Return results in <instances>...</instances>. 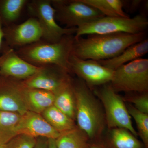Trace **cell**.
Instances as JSON below:
<instances>
[{
	"label": "cell",
	"mask_w": 148,
	"mask_h": 148,
	"mask_svg": "<svg viewBox=\"0 0 148 148\" xmlns=\"http://www.w3.org/2000/svg\"><path fill=\"white\" fill-rule=\"evenodd\" d=\"M146 36L145 32L134 34L119 33L88 35L86 38L75 39L72 54L84 60H108L145 39Z\"/></svg>",
	"instance_id": "6da1fadb"
},
{
	"label": "cell",
	"mask_w": 148,
	"mask_h": 148,
	"mask_svg": "<svg viewBox=\"0 0 148 148\" xmlns=\"http://www.w3.org/2000/svg\"><path fill=\"white\" fill-rule=\"evenodd\" d=\"M73 85L77 126L87 135L90 142L102 140L107 126L101 102L82 80L79 79Z\"/></svg>",
	"instance_id": "7a4b0ae2"
},
{
	"label": "cell",
	"mask_w": 148,
	"mask_h": 148,
	"mask_svg": "<svg viewBox=\"0 0 148 148\" xmlns=\"http://www.w3.org/2000/svg\"><path fill=\"white\" fill-rule=\"evenodd\" d=\"M74 41L73 35L65 36L60 41L55 43L41 40L19 47L16 52L20 57L34 66L54 65L71 73L69 60Z\"/></svg>",
	"instance_id": "3957f363"
},
{
	"label": "cell",
	"mask_w": 148,
	"mask_h": 148,
	"mask_svg": "<svg viewBox=\"0 0 148 148\" xmlns=\"http://www.w3.org/2000/svg\"><path fill=\"white\" fill-rule=\"evenodd\" d=\"M148 26L147 18L142 14L131 18L105 16L77 28L74 38L77 39L85 35L119 33L134 34L145 32Z\"/></svg>",
	"instance_id": "277c9868"
},
{
	"label": "cell",
	"mask_w": 148,
	"mask_h": 148,
	"mask_svg": "<svg viewBox=\"0 0 148 148\" xmlns=\"http://www.w3.org/2000/svg\"><path fill=\"white\" fill-rule=\"evenodd\" d=\"M92 90L103 106L107 128H125L138 137V132L132 125L126 103L123 97L114 90L110 83L95 88Z\"/></svg>",
	"instance_id": "5b68a950"
},
{
	"label": "cell",
	"mask_w": 148,
	"mask_h": 148,
	"mask_svg": "<svg viewBox=\"0 0 148 148\" xmlns=\"http://www.w3.org/2000/svg\"><path fill=\"white\" fill-rule=\"evenodd\" d=\"M110 84L116 92H148V58H139L118 68Z\"/></svg>",
	"instance_id": "8992f818"
},
{
	"label": "cell",
	"mask_w": 148,
	"mask_h": 148,
	"mask_svg": "<svg viewBox=\"0 0 148 148\" xmlns=\"http://www.w3.org/2000/svg\"><path fill=\"white\" fill-rule=\"evenodd\" d=\"M56 21L66 28H78L105 16L97 9L81 0H51Z\"/></svg>",
	"instance_id": "52a82bcc"
},
{
	"label": "cell",
	"mask_w": 148,
	"mask_h": 148,
	"mask_svg": "<svg viewBox=\"0 0 148 148\" xmlns=\"http://www.w3.org/2000/svg\"><path fill=\"white\" fill-rule=\"evenodd\" d=\"M27 6L32 17H35L38 21L42 32L43 40L57 42L65 36L75 34L77 28H63L57 24L55 18V10L51 0H33L29 2Z\"/></svg>",
	"instance_id": "ba28073f"
},
{
	"label": "cell",
	"mask_w": 148,
	"mask_h": 148,
	"mask_svg": "<svg viewBox=\"0 0 148 148\" xmlns=\"http://www.w3.org/2000/svg\"><path fill=\"white\" fill-rule=\"evenodd\" d=\"M69 63L71 73L75 74L91 90L110 83L113 77L114 71L97 61L84 60L72 54Z\"/></svg>",
	"instance_id": "9c48e42d"
},
{
	"label": "cell",
	"mask_w": 148,
	"mask_h": 148,
	"mask_svg": "<svg viewBox=\"0 0 148 148\" xmlns=\"http://www.w3.org/2000/svg\"><path fill=\"white\" fill-rule=\"evenodd\" d=\"M69 73L54 65L40 67L36 73L21 82L24 87L49 91L56 94L72 81Z\"/></svg>",
	"instance_id": "30bf717a"
},
{
	"label": "cell",
	"mask_w": 148,
	"mask_h": 148,
	"mask_svg": "<svg viewBox=\"0 0 148 148\" xmlns=\"http://www.w3.org/2000/svg\"><path fill=\"white\" fill-rule=\"evenodd\" d=\"M5 46L21 47L42 39V32L38 21L32 17L23 23L3 27Z\"/></svg>",
	"instance_id": "8fae6325"
},
{
	"label": "cell",
	"mask_w": 148,
	"mask_h": 148,
	"mask_svg": "<svg viewBox=\"0 0 148 148\" xmlns=\"http://www.w3.org/2000/svg\"><path fill=\"white\" fill-rule=\"evenodd\" d=\"M0 76V111L24 115L28 112L21 93V82Z\"/></svg>",
	"instance_id": "7c38bea8"
},
{
	"label": "cell",
	"mask_w": 148,
	"mask_h": 148,
	"mask_svg": "<svg viewBox=\"0 0 148 148\" xmlns=\"http://www.w3.org/2000/svg\"><path fill=\"white\" fill-rule=\"evenodd\" d=\"M17 134H24L34 138L57 139L61 133L52 127L41 114L28 111L21 119L17 127Z\"/></svg>",
	"instance_id": "4fadbf2b"
},
{
	"label": "cell",
	"mask_w": 148,
	"mask_h": 148,
	"mask_svg": "<svg viewBox=\"0 0 148 148\" xmlns=\"http://www.w3.org/2000/svg\"><path fill=\"white\" fill-rule=\"evenodd\" d=\"M20 57L13 49L10 48L8 54L0 68V76L15 79H28L39 70Z\"/></svg>",
	"instance_id": "5bb4252c"
},
{
	"label": "cell",
	"mask_w": 148,
	"mask_h": 148,
	"mask_svg": "<svg viewBox=\"0 0 148 148\" xmlns=\"http://www.w3.org/2000/svg\"><path fill=\"white\" fill-rule=\"evenodd\" d=\"M20 93L29 111L41 114L47 109L53 105L55 94L49 91L25 87L21 82Z\"/></svg>",
	"instance_id": "9a60e30c"
},
{
	"label": "cell",
	"mask_w": 148,
	"mask_h": 148,
	"mask_svg": "<svg viewBox=\"0 0 148 148\" xmlns=\"http://www.w3.org/2000/svg\"><path fill=\"white\" fill-rule=\"evenodd\" d=\"M148 52V40L146 38L130 46L120 54L114 58L98 61L106 68L115 71L122 65L142 58Z\"/></svg>",
	"instance_id": "2e32d148"
},
{
	"label": "cell",
	"mask_w": 148,
	"mask_h": 148,
	"mask_svg": "<svg viewBox=\"0 0 148 148\" xmlns=\"http://www.w3.org/2000/svg\"><path fill=\"white\" fill-rule=\"evenodd\" d=\"M103 142L108 148H145L143 143L128 130L122 127L108 129Z\"/></svg>",
	"instance_id": "e0dca14e"
},
{
	"label": "cell",
	"mask_w": 148,
	"mask_h": 148,
	"mask_svg": "<svg viewBox=\"0 0 148 148\" xmlns=\"http://www.w3.org/2000/svg\"><path fill=\"white\" fill-rule=\"evenodd\" d=\"M53 106L72 119L75 120L76 101L72 81L55 94Z\"/></svg>",
	"instance_id": "ac0fdd59"
},
{
	"label": "cell",
	"mask_w": 148,
	"mask_h": 148,
	"mask_svg": "<svg viewBox=\"0 0 148 148\" xmlns=\"http://www.w3.org/2000/svg\"><path fill=\"white\" fill-rule=\"evenodd\" d=\"M55 142L57 148H90V140L77 126L61 133Z\"/></svg>",
	"instance_id": "d6986e66"
},
{
	"label": "cell",
	"mask_w": 148,
	"mask_h": 148,
	"mask_svg": "<svg viewBox=\"0 0 148 148\" xmlns=\"http://www.w3.org/2000/svg\"><path fill=\"white\" fill-rule=\"evenodd\" d=\"M41 115L52 127L60 133L71 130L77 126L74 120L53 105L44 111Z\"/></svg>",
	"instance_id": "ffe728a7"
},
{
	"label": "cell",
	"mask_w": 148,
	"mask_h": 148,
	"mask_svg": "<svg viewBox=\"0 0 148 148\" xmlns=\"http://www.w3.org/2000/svg\"><path fill=\"white\" fill-rule=\"evenodd\" d=\"M29 1L27 0H0V21L3 27L14 24Z\"/></svg>",
	"instance_id": "44dd1931"
},
{
	"label": "cell",
	"mask_w": 148,
	"mask_h": 148,
	"mask_svg": "<svg viewBox=\"0 0 148 148\" xmlns=\"http://www.w3.org/2000/svg\"><path fill=\"white\" fill-rule=\"evenodd\" d=\"M22 116L0 111V145H5L18 135L17 127Z\"/></svg>",
	"instance_id": "7402d4cb"
},
{
	"label": "cell",
	"mask_w": 148,
	"mask_h": 148,
	"mask_svg": "<svg viewBox=\"0 0 148 148\" xmlns=\"http://www.w3.org/2000/svg\"><path fill=\"white\" fill-rule=\"evenodd\" d=\"M83 2L91 6L106 16L129 18L123 10L124 3L121 0H81Z\"/></svg>",
	"instance_id": "603a6c76"
},
{
	"label": "cell",
	"mask_w": 148,
	"mask_h": 148,
	"mask_svg": "<svg viewBox=\"0 0 148 148\" xmlns=\"http://www.w3.org/2000/svg\"><path fill=\"white\" fill-rule=\"evenodd\" d=\"M126 106L129 114L134 119L140 136L145 148H148V114L140 112L132 104L127 103Z\"/></svg>",
	"instance_id": "cb8c5ba5"
},
{
	"label": "cell",
	"mask_w": 148,
	"mask_h": 148,
	"mask_svg": "<svg viewBox=\"0 0 148 148\" xmlns=\"http://www.w3.org/2000/svg\"><path fill=\"white\" fill-rule=\"evenodd\" d=\"M123 98L125 102L134 105L132 106L140 112L148 114V92L129 93Z\"/></svg>",
	"instance_id": "d4e9b609"
},
{
	"label": "cell",
	"mask_w": 148,
	"mask_h": 148,
	"mask_svg": "<svg viewBox=\"0 0 148 148\" xmlns=\"http://www.w3.org/2000/svg\"><path fill=\"white\" fill-rule=\"evenodd\" d=\"M37 138L24 134H19L7 143L5 148H34Z\"/></svg>",
	"instance_id": "484cf974"
},
{
	"label": "cell",
	"mask_w": 148,
	"mask_h": 148,
	"mask_svg": "<svg viewBox=\"0 0 148 148\" xmlns=\"http://www.w3.org/2000/svg\"><path fill=\"white\" fill-rule=\"evenodd\" d=\"M48 139L45 138H38L34 148H48Z\"/></svg>",
	"instance_id": "4316f807"
},
{
	"label": "cell",
	"mask_w": 148,
	"mask_h": 148,
	"mask_svg": "<svg viewBox=\"0 0 148 148\" xmlns=\"http://www.w3.org/2000/svg\"><path fill=\"white\" fill-rule=\"evenodd\" d=\"M90 148H108L103 142L101 140L90 142Z\"/></svg>",
	"instance_id": "83f0119b"
},
{
	"label": "cell",
	"mask_w": 148,
	"mask_h": 148,
	"mask_svg": "<svg viewBox=\"0 0 148 148\" xmlns=\"http://www.w3.org/2000/svg\"><path fill=\"white\" fill-rule=\"evenodd\" d=\"M1 49H2L3 53L2 54L0 55V68H1L3 62L6 58L8 54L10 48L5 46H2V47L1 48Z\"/></svg>",
	"instance_id": "f1b7e54d"
},
{
	"label": "cell",
	"mask_w": 148,
	"mask_h": 148,
	"mask_svg": "<svg viewBox=\"0 0 148 148\" xmlns=\"http://www.w3.org/2000/svg\"><path fill=\"white\" fill-rule=\"evenodd\" d=\"M142 1H138V0L132 1V2H131V4L130 5V10L132 11L136 10L139 6H140L141 3L143 2Z\"/></svg>",
	"instance_id": "f546056e"
},
{
	"label": "cell",
	"mask_w": 148,
	"mask_h": 148,
	"mask_svg": "<svg viewBox=\"0 0 148 148\" xmlns=\"http://www.w3.org/2000/svg\"><path fill=\"white\" fill-rule=\"evenodd\" d=\"M48 148H57L55 139H48Z\"/></svg>",
	"instance_id": "4dcf8cb0"
},
{
	"label": "cell",
	"mask_w": 148,
	"mask_h": 148,
	"mask_svg": "<svg viewBox=\"0 0 148 148\" xmlns=\"http://www.w3.org/2000/svg\"><path fill=\"white\" fill-rule=\"evenodd\" d=\"M4 38V33L3 31V26L0 21V51L3 44V39Z\"/></svg>",
	"instance_id": "1f68e13d"
},
{
	"label": "cell",
	"mask_w": 148,
	"mask_h": 148,
	"mask_svg": "<svg viewBox=\"0 0 148 148\" xmlns=\"http://www.w3.org/2000/svg\"><path fill=\"white\" fill-rule=\"evenodd\" d=\"M0 148H5V145H0Z\"/></svg>",
	"instance_id": "d6a6232c"
}]
</instances>
